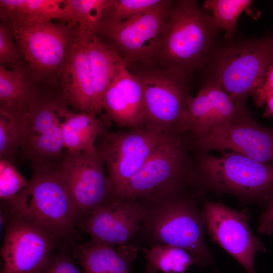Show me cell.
I'll return each mask as SVG.
<instances>
[{"label": "cell", "instance_id": "obj_1", "mask_svg": "<svg viewBox=\"0 0 273 273\" xmlns=\"http://www.w3.org/2000/svg\"><path fill=\"white\" fill-rule=\"evenodd\" d=\"M61 161H31L32 174L26 186L6 203L9 216L23 218L67 240L78 217L71 202L61 168Z\"/></svg>", "mask_w": 273, "mask_h": 273}, {"label": "cell", "instance_id": "obj_2", "mask_svg": "<svg viewBox=\"0 0 273 273\" xmlns=\"http://www.w3.org/2000/svg\"><path fill=\"white\" fill-rule=\"evenodd\" d=\"M215 28L196 2L173 1L155 47L153 67L189 75L207 54Z\"/></svg>", "mask_w": 273, "mask_h": 273}, {"label": "cell", "instance_id": "obj_3", "mask_svg": "<svg viewBox=\"0 0 273 273\" xmlns=\"http://www.w3.org/2000/svg\"><path fill=\"white\" fill-rule=\"evenodd\" d=\"M199 152L192 179L203 190L231 194L246 203L273 199V164L232 151L219 157Z\"/></svg>", "mask_w": 273, "mask_h": 273}, {"label": "cell", "instance_id": "obj_4", "mask_svg": "<svg viewBox=\"0 0 273 273\" xmlns=\"http://www.w3.org/2000/svg\"><path fill=\"white\" fill-rule=\"evenodd\" d=\"M143 225L156 244L181 248L213 266V258L204 239L203 212L194 199L180 190L149 200Z\"/></svg>", "mask_w": 273, "mask_h": 273}, {"label": "cell", "instance_id": "obj_5", "mask_svg": "<svg viewBox=\"0 0 273 273\" xmlns=\"http://www.w3.org/2000/svg\"><path fill=\"white\" fill-rule=\"evenodd\" d=\"M181 133L170 132L114 199L150 200L180 190L191 179Z\"/></svg>", "mask_w": 273, "mask_h": 273}, {"label": "cell", "instance_id": "obj_6", "mask_svg": "<svg viewBox=\"0 0 273 273\" xmlns=\"http://www.w3.org/2000/svg\"><path fill=\"white\" fill-rule=\"evenodd\" d=\"M172 2L162 0L124 22L105 21L97 35L127 66L153 67L155 47Z\"/></svg>", "mask_w": 273, "mask_h": 273}, {"label": "cell", "instance_id": "obj_7", "mask_svg": "<svg viewBox=\"0 0 273 273\" xmlns=\"http://www.w3.org/2000/svg\"><path fill=\"white\" fill-rule=\"evenodd\" d=\"M132 73L143 88L145 126L165 132H177L191 96L188 75L158 67L138 66Z\"/></svg>", "mask_w": 273, "mask_h": 273}, {"label": "cell", "instance_id": "obj_8", "mask_svg": "<svg viewBox=\"0 0 273 273\" xmlns=\"http://www.w3.org/2000/svg\"><path fill=\"white\" fill-rule=\"evenodd\" d=\"M170 132L145 126L102 136L97 150L107 169L113 199Z\"/></svg>", "mask_w": 273, "mask_h": 273}, {"label": "cell", "instance_id": "obj_9", "mask_svg": "<svg viewBox=\"0 0 273 273\" xmlns=\"http://www.w3.org/2000/svg\"><path fill=\"white\" fill-rule=\"evenodd\" d=\"M272 64L273 36L234 46L221 54L213 81L244 103Z\"/></svg>", "mask_w": 273, "mask_h": 273}, {"label": "cell", "instance_id": "obj_10", "mask_svg": "<svg viewBox=\"0 0 273 273\" xmlns=\"http://www.w3.org/2000/svg\"><path fill=\"white\" fill-rule=\"evenodd\" d=\"M62 177L78 216L113 200L112 187L98 152H67L60 162Z\"/></svg>", "mask_w": 273, "mask_h": 273}, {"label": "cell", "instance_id": "obj_11", "mask_svg": "<svg viewBox=\"0 0 273 273\" xmlns=\"http://www.w3.org/2000/svg\"><path fill=\"white\" fill-rule=\"evenodd\" d=\"M63 96L51 98L35 91L26 110V123L21 148L23 156L32 161H61L64 147L61 113L67 105Z\"/></svg>", "mask_w": 273, "mask_h": 273}, {"label": "cell", "instance_id": "obj_12", "mask_svg": "<svg viewBox=\"0 0 273 273\" xmlns=\"http://www.w3.org/2000/svg\"><path fill=\"white\" fill-rule=\"evenodd\" d=\"M1 249L2 273H38L53 256L56 240L45 229L8 215Z\"/></svg>", "mask_w": 273, "mask_h": 273}, {"label": "cell", "instance_id": "obj_13", "mask_svg": "<svg viewBox=\"0 0 273 273\" xmlns=\"http://www.w3.org/2000/svg\"><path fill=\"white\" fill-rule=\"evenodd\" d=\"M193 139L194 147L200 151L229 149L258 162L273 164V128L258 124L249 112Z\"/></svg>", "mask_w": 273, "mask_h": 273}, {"label": "cell", "instance_id": "obj_14", "mask_svg": "<svg viewBox=\"0 0 273 273\" xmlns=\"http://www.w3.org/2000/svg\"><path fill=\"white\" fill-rule=\"evenodd\" d=\"M202 211L205 226L213 240L239 262L247 273H256L255 256L258 251L263 250V246L249 227L247 213L205 199Z\"/></svg>", "mask_w": 273, "mask_h": 273}, {"label": "cell", "instance_id": "obj_15", "mask_svg": "<svg viewBox=\"0 0 273 273\" xmlns=\"http://www.w3.org/2000/svg\"><path fill=\"white\" fill-rule=\"evenodd\" d=\"M13 27L18 47L34 71L49 73L62 64L72 41L66 25L36 20Z\"/></svg>", "mask_w": 273, "mask_h": 273}, {"label": "cell", "instance_id": "obj_16", "mask_svg": "<svg viewBox=\"0 0 273 273\" xmlns=\"http://www.w3.org/2000/svg\"><path fill=\"white\" fill-rule=\"evenodd\" d=\"M145 206L135 200L114 199L86 215L78 224L91 242L114 247L127 244L140 229Z\"/></svg>", "mask_w": 273, "mask_h": 273}, {"label": "cell", "instance_id": "obj_17", "mask_svg": "<svg viewBox=\"0 0 273 273\" xmlns=\"http://www.w3.org/2000/svg\"><path fill=\"white\" fill-rule=\"evenodd\" d=\"M248 112L244 103L212 81L203 86L195 97H191L177 132H190L195 138L232 123Z\"/></svg>", "mask_w": 273, "mask_h": 273}, {"label": "cell", "instance_id": "obj_18", "mask_svg": "<svg viewBox=\"0 0 273 273\" xmlns=\"http://www.w3.org/2000/svg\"><path fill=\"white\" fill-rule=\"evenodd\" d=\"M102 108L107 122L131 128L145 126L142 83L121 59L105 93Z\"/></svg>", "mask_w": 273, "mask_h": 273}, {"label": "cell", "instance_id": "obj_19", "mask_svg": "<svg viewBox=\"0 0 273 273\" xmlns=\"http://www.w3.org/2000/svg\"><path fill=\"white\" fill-rule=\"evenodd\" d=\"M93 35L79 27L72 39L64 70L63 96L77 112L97 114L94 81L87 53V42Z\"/></svg>", "mask_w": 273, "mask_h": 273}, {"label": "cell", "instance_id": "obj_20", "mask_svg": "<svg viewBox=\"0 0 273 273\" xmlns=\"http://www.w3.org/2000/svg\"><path fill=\"white\" fill-rule=\"evenodd\" d=\"M104 117L93 113L69 111L67 105L61 113V129L63 146L70 153L97 152L96 139L107 134Z\"/></svg>", "mask_w": 273, "mask_h": 273}, {"label": "cell", "instance_id": "obj_21", "mask_svg": "<svg viewBox=\"0 0 273 273\" xmlns=\"http://www.w3.org/2000/svg\"><path fill=\"white\" fill-rule=\"evenodd\" d=\"M76 257L85 273H130L139 249L131 244L117 249L91 242L77 246Z\"/></svg>", "mask_w": 273, "mask_h": 273}, {"label": "cell", "instance_id": "obj_22", "mask_svg": "<svg viewBox=\"0 0 273 273\" xmlns=\"http://www.w3.org/2000/svg\"><path fill=\"white\" fill-rule=\"evenodd\" d=\"M87 53L93 75L96 96V113L102 115V102L121 60L97 35H93L87 44Z\"/></svg>", "mask_w": 273, "mask_h": 273}, {"label": "cell", "instance_id": "obj_23", "mask_svg": "<svg viewBox=\"0 0 273 273\" xmlns=\"http://www.w3.org/2000/svg\"><path fill=\"white\" fill-rule=\"evenodd\" d=\"M60 0H1V14L16 26L32 20L59 19L71 22Z\"/></svg>", "mask_w": 273, "mask_h": 273}, {"label": "cell", "instance_id": "obj_24", "mask_svg": "<svg viewBox=\"0 0 273 273\" xmlns=\"http://www.w3.org/2000/svg\"><path fill=\"white\" fill-rule=\"evenodd\" d=\"M34 90L19 68L12 70L0 66V109L24 112Z\"/></svg>", "mask_w": 273, "mask_h": 273}, {"label": "cell", "instance_id": "obj_25", "mask_svg": "<svg viewBox=\"0 0 273 273\" xmlns=\"http://www.w3.org/2000/svg\"><path fill=\"white\" fill-rule=\"evenodd\" d=\"M147 265L164 273H185L192 265L205 266L201 259L176 246L155 244L143 249Z\"/></svg>", "mask_w": 273, "mask_h": 273}, {"label": "cell", "instance_id": "obj_26", "mask_svg": "<svg viewBox=\"0 0 273 273\" xmlns=\"http://www.w3.org/2000/svg\"><path fill=\"white\" fill-rule=\"evenodd\" d=\"M115 0H67L63 5L69 13L71 22H77L82 28L97 35L108 19Z\"/></svg>", "mask_w": 273, "mask_h": 273}, {"label": "cell", "instance_id": "obj_27", "mask_svg": "<svg viewBox=\"0 0 273 273\" xmlns=\"http://www.w3.org/2000/svg\"><path fill=\"white\" fill-rule=\"evenodd\" d=\"M26 123V114L0 110V158L13 162L22 147Z\"/></svg>", "mask_w": 273, "mask_h": 273}, {"label": "cell", "instance_id": "obj_28", "mask_svg": "<svg viewBox=\"0 0 273 273\" xmlns=\"http://www.w3.org/2000/svg\"><path fill=\"white\" fill-rule=\"evenodd\" d=\"M252 3L250 0H208L204 1L203 7L212 12L214 26L225 30L226 36L230 37L239 16Z\"/></svg>", "mask_w": 273, "mask_h": 273}, {"label": "cell", "instance_id": "obj_29", "mask_svg": "<svg viewBox=\"0 0 273 273\" xmlns=\"http://www.w3.org/2000/svg\"><path fill=\"white\" fill-rule=\"evenodd\" d=\"M27 183L13 162L0 160V198L2 201L7 203L13 200Z\"/></svg>", "mask_w": 273, "mask_h": 273}, {"label": "cell", "instance_id": "obj_30", "mask_svg": "<svg viewBox=\"0 0 273 273\" xmlns=\"http://www.w3.org/2000/svg\"><path fill=\"white\" fill-rule=\"evenodd\" d=\"M162 0H115L109 18L106 21L117 23L143 13Z\"/></svg>", "mask_w": 273, "mask_h": 273}, {"label": "cell", "instance_id": "obj_31", "mask_svg": "<svg viewBox=\"0 0 273 273\" xmlns=\"http://www.w3.org/2000/svg\"><path fill=\"white\" fill-rule=\"evenodd\" d=\"M20 49L15 44L9 28L0 24V63L1 65L14 64L20 57Z\"/></svg>", "mask_w": 273, "mask_h": 273}, {"label": "cell", "instance_id": "obj_32", "mask_svg": "<svg viewBox=\"0 0 273 273\" xmlns=\"http://www.w3.org/2000/svg\"><path fill=\"white\" fill-rule=\"evenodd\" d=\"M38 273H81L69 254L63 251L53 255Z\"/></svg>", "mask_w": 273, "mask_h": 273}, {"label": "cell", "instance_id": "obj_33", "mask_svg": "<svg viewBox=\"0 0 273 273\" xmlns=\"http://www.w3.org/2000/svg\"><path fill=\"white\" fill-rule=\"evenodd\" d=\"M252 94L258 106L264 105L267 98L273 95V64L266 70Z\"/></svg>", "mask_w": 273, "mask_h": 273}, {"label": "cell", "instance_id": "obj_34", "mask_svg": "<svg viewBox=\"0 0 273 273\" xmlns=\"http://www.w3.org/2000/svg\"><path fill=\"white\" fill-rule=\"evenodd\" d=\"M258 232L270 234L273 232V199L259 218Z\"/></svg>", "mask_w": 273, "mask_h": 273}, {"label": "cell", "instance_id": "obj_35", "mask_svg": "<svg viewBox=\"0 0 273 273\" xmlns=\"http://www.w3.org/2000/svg\"><path fill=\"white\" fill-rule=\"evenodd\" d=\"M264 104L266 105V115L273 117V95L267 98Z\"/></svg>", "mask_w": 273, "mask_h": 273}, {"label": "cell", "instance_id": "obj_36", "mask_svg": "<svg viewBox=\"0 0 273 273\" xmlns=\"http://www.w3.org/2000/svg\"><path fill=\"white\" fill-rule=\"evenodd\" d=\"M157 270L147 265L146 273H156Z\"/></svg>", "mask_w": 273, "mask_h": 273}, {"label": "cell", "instance_id": "obj_37", "mask_svg": "<svg viewBox=\"0 0 273 273\" xmlns=\"http://www.w3.org/2000/svg\"><path fill=\"white\" fill-rule=\"evenodd\" d=\"M214 273H217L215 270H214Z\"/></svg>", "mask_w": 273, "mask_h": 273}]
</instances>
